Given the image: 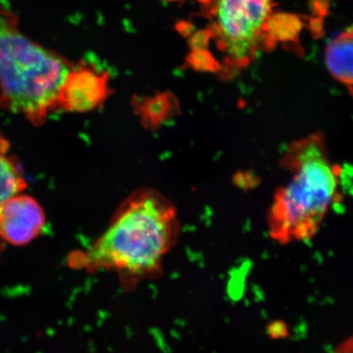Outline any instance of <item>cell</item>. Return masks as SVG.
<instances>
[{"label": "cell", "instance_id": "cell-1", "mask_svg": "<svg viewBox=\"0 0 353 353\" xmlns=\"http://www.w3.org/2000/svg\"><path fill=\"white\" fill-rule=\"evenodd\" d=\"M178 209L157 189L132 192L120 204L101 236L71 265L90 272H113L127 289L157 280L181 236Z\"/></svg>", "mask_w": 353, "mask_h": 353}, {"label": "cell", "instance_id": "cell-2", "mask_svg": "<svg viewBox=\"0 0 353 353\" xmlns=\"http://www.w3.org/2000/svg\"><path fill=\"white\" fill-rule=\"evenodd\" d=\"M287 179L267 209L269 238L281 245L311 240L341 199V167L330 157L321 132L292 141L279 162Z\"/></svg>", "mask_w": 353, "mask_h": 353}, {"label": "cell", "instance_id": "cell-3", "mask_svg": "<svg viewBox=\"0 0 353 353\" xmlns=\"http://www.w3.org/2000/svg\"><path fill=\"white\" fill-rule=\"evenodd\" d=\"M65 58L26 37L16 14L0 6V106L43 124L58 109L60 90L73 68Z\"/></svg>", "mask_w": 353, "mask_h": 353}, {"label": "cell", "instance_id": "cell-4", "mask_svg": "<svg viewBox=\"0 0 353 353\" xmlns=\"http://www.w3.org/2000/svg\"><path fill=\"white\" fill-rule=\"evenodd\" d=\"M272 0L216 1V29L227 52L236 61L250 59L270 18Z\"/></svg>", "mask_w": 353, "mask_h": 353}, {"label": "cell", "instance_id": "cell-5", "mask_svg": "<svg viewBox=\"0 0 353 353\" xmlns=\"http://www.w3.org/2000/svg\"><path fill=\"white\" fill-rule=\"evenodd\" d=\"M46 225L43 209L23 192L9 199L0 209V238L13 245L34 241Z\"/></svg>", "mask_w": 353, "mask_h": 353}, {"label": "cell", "instance_id": "cell-6", "mask_svg": "<svg viewBox=\"0 0 353 353\" xmlns=\"http://www.w3.org/2000/svg\"><path fill=\"white\" fill-rule=\"evenodd\" d=\"M110 94L108 76L88 67H73L60 90L58 109L85 113L94 110Z\"/></svg>", "mask_w": 353, "mask_h": 353}, {"label": "cell", "instance_id": "cell-7", "mask_svg": "<svg viewBox=\"0 0 353 353\" xmlns=\"http://www.w3.org/2000/svg\"><path fill=\"white\" fill-rule=\"evenodd\" d=\"M324 61L330 75L347 88L353 99V27L343 30L327 44Z\"/></svg>", "mask_w": 353, "mask_h": 353}, {"label": "cell", "instance_id": "cell-8", "mask_svg": "<svg viewBox=\"0 0 353 353\" xmlns=\"http://www.w3.org/2000/svg\"><path fill=\"white\" fill-rule=\"evenodd\" d=\"M0 141V209L9 199L24 192L27 183L19 165Z\"/></svg>", "mask_w": 353, "mask_h": 353}, {"label": "cell", "instance_id": "cell-9", "mask_svg": "<svg viewBox=\"0 0 353 353\" xmlns=\"http://www.w3.org/2000/svg\"><path fill=\"white\" fill-rule=\"evenodd\" d=\"M271 20L275 22V26L269 24V23H267L266 25L270 28L271 32H275V37H278L279 39L290 41H297L299 32H301L303 27V23L297 16L278 15L277 17Z\"/></svg>", "mask_w": 353, "mask_h": 353}, {"label": "cell", "instance_id": "cell-10", "mask_svg": "<svg viewBox=\"0 0 353 353\" xmlns=\"http://www.w3.org/2000/svg\"><path fill=\"white\" fill-rule=\"evenodd\" d=\"M336 353H353V336L345 341V343L336 350Z\"/></svg>", "mask_w": 353, "mask_h": 353}]
</instances>
